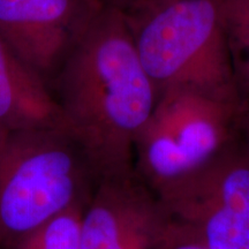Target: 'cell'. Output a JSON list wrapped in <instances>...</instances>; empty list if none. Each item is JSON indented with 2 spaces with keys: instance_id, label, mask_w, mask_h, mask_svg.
Wrapping results in <instances>:
<instances>
[{
  "instance_id": "6da1fadb",
  "label": "cell",
  "mask_w": 249,
  "mask_h": 249,
  "mask_svg": "<svg viewBox=\"0 0 249 249\" xmlns=\"http://www.w3.org/2000/svg\"><path fill=\"white\" fill-rule=\"evenodd\" d=\"M49 89L99 180L135 170L136 138L158 92L143 70L123 14L104 6Z\"/></svg>"
},
{
  "instance_id": "7a4b0ae2",
  "label": "cell",
  "mask_w": 249,
  "mask_h": 249,
  "mask_svg": "<svg viewBox=\"0 0 249 249\" xmlns=\"http://www.w3.org/2000/svg\"><path fill=\"white\" fill-rule=\"evenodd\" d=\"M99 181L89 154L64 123L0 139V249L76 205H88Z\"/></svg>"
},
{
  "instance_id": "3957f363",
  "label": "cell",
  "mask_w": 249,
  "mask_h": 249,
  "mask_svg": "<svg viewBox=\"0 0 249 249\" xmlns=\"http://www.w3.org/2000/svg\"><path fill=\"white\" fill-rule=\"evenodd\" d=\"M248 111L239 90H164L136 138L135 172L157 194L240 142Z\"/></svg>"
},
{
  "instance_id": "277c9868",
  "label": "cell",
  "mask_w": 249,
  "mask_h": 249,
  "mask_svg": "<svg viewBox=\"0 0 249 249\" xmlns=\"http://www.w3.org/2000/svg\"><path fill=\"white\" fill-rule=\"evenodd\" d=\"M123 17L158 95L171 88L239 90L218 0H173Z\"/></svg>"
},
{
  "instance_id": "5b68a950",
  "label": "cell",
  "mask_w": 249,
  "mask_h": 249,
  "mask_svg": "<svg viewBox=\"0 0 249 249\" xmlns=\"http://www.w3.org/2000/svg\"><path fill=\"white\" fill-rule=\"evenodd\" d=\"M210 249H249V158L240 141L156 194Z\"/></svg>"
},
{
  "instance_id": "8992f818",
  "label": "cell",
  "mask_w": 249,
  "mask_h": 249,
  "mask_svg": "<svg viewBox=\"0 0 249 249\" xmlns=\"http://www.w3.org/2000/svg\"><path fill=\"white\" fill-rule=\"evenodd\" d=\"M103 8L101 0H0V37L50 88Z\"/></svg>"
},
{
  "instance_id": "52a82bcc",
  "label": "cell",
  "mask_w": 249,
  "mask_h": 249,
  "mask_svg": "<svg viewBox=\"0 0 249 249\" xmlns=\"http://www.w3.org/2000/svg\"><path fill=\"white\" fill-rule=\"evenodd\" d=\"M171 218L135 170L102 178L87 205L81 249H158Z\"/></svg>"
},
{
  "instance_id": "ba28073f",
  "label": "cell",
  "mask_w": 249,
  "mask_h": 249,
  "mask_svg": "<svg viewBox=\"0 0 249 249\" xmlns=\"http://www.w3.org/2000/svg\"><path fill=\"white\" fill-rule=\"evenodd\" d=\"M59 123L64 121L48 87L0 37V139Z\"/></svg>"
},
{
  "instance_id": "9c48e42d",
  "label": "cell",
  "mask_w": 249,
  "mask_h": 249,
  "mask_svg": "<svg viewBox=\"0 0 249 249\" xmlns=\"http://www.w3.org/2000/svg\"><path fill=\"white\" fill-rule=\"evenodd\" d=\"M236 87L249 99V0H218Z\"/></svg>"
},
{
  "instance_id": "30bf717a",
  "label": "cell",
  "mask_w": 249,
  "mask_h": 249,
  "mask_svg": "<svg viewBox=\"0 0 249 249\" xmlns=\"http://www.w3.org/2000/svg\"><path fill=\"white\" fill-rule=\"evenodd\" d=\"M87 205L57 214L21 238L12 249H81V226Z\"/></svg>"
},
{
  "instance_id": "8fae6325",
  "label": "cell",
  "mask_w": 249,
  "mask_h": 249,
  "mask_svg": "<svg viewBox=\"0 0 249 249\" xmlns=\"http://www.w3.org/2000/svg\"><path fill=\"white\" fill-rule=\"evenodd\" d=\"M158 249H210L183 227L171 223V226Z\"/></svg>"
},
{
  "instance_id": "7c38bea8",
  "label": "cell",
  "mask_w": 249,
  "mask_h": 249,
  "mask_svg": "<svg viewBox=\"0 0 249 249\" xmlns=\"http://www.w3.org/2000/svg\"><path fill=\"white\" fill-rule=\"evenodd\" d=\"M101 1L105 7L116 9L123 15H128L173 0H101Z\"/></svg>"
},
{
  "instance_id": "4fadbf2b",
  "label": "cell",
  "mask_w": 249,
  "mask_h": 249,
  "mask_svg": "<svg viewBox=\"0 0 249 249\" xmlns=\"http://www.w3.org/2000/svg\"><path fill=\"white\" fill-rule=\"evenodd\" d=\"M241 142H242V145H244L246 154H247L248 158H249V111H248L247 118H246V121H245L244 130H242Z\"/></svg>"
}]
</instances>
